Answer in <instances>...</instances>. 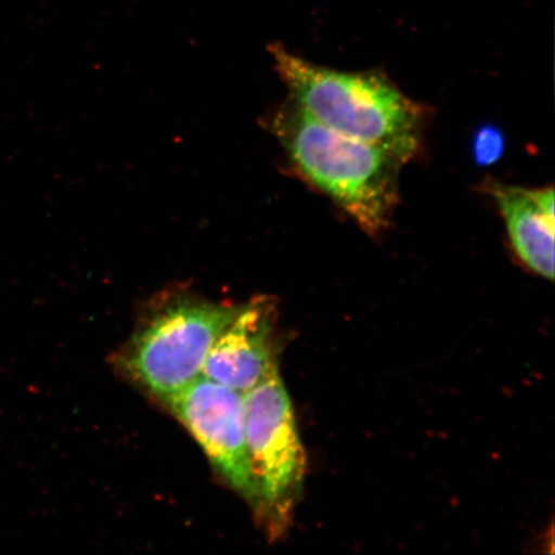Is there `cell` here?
Returning <instances> with one entry per match:
<instances>
[{"instance_id": "8992f818", "label": "cell", "mask_w": 555, "mask_h": 555, "mask_svg": "<svg viewBox=\"0 0 555 555\" xmlns=\"http://www.w3.org/2000/svg\"><path fill=\"white\" fill-rule=\"evenodd\" d=\"M276 305L267 296L235 308L206 358L203 376L246 393L278 370Z\"/></svg>"}, {"instance_id": "277c9868", "label": "cell", "mask_w": 555, "mask_h": 555, "mask_svg": "<svg viewBox=\"0 0 555 555\" xmlns=\"http://www.w3.org/2000/svg\"><path fill=\"white\" fill-rule=\"evenodd\" d=\"M246 443L258 518L270 538H281L300 499L307 456L297 431L293 402L275 370L245 393Z\"/></svg>"}, {"instance_id": "5b68a950", "label": "cell", "mask_w": 555, "mask_h": 555, "mask_svg": "<svg viewBox=\"0 0 555 555\" xmlns=\"http://www.w3.org/2000/svg\"><path fill=\"white\" fill-rule=\"evenodd\" d=\"M164 404L189 429L214 469L258 515L246 443L245 393L201 376Z\"/></svg>"}, {"instance_id": "6da1fadb", "label": "cell", "mask_w": 555, "mask_h": 555, "mask_svg": "<svg viewBox=\"0 0 555 555\" xmlns=\"http://www.w3.org/2000/svg\"><path fill=\"white\" fill-rule=\"evenodd\" d=\"M262 125L281 143L297 176L328 196L363 232L379 237L390 228L399 204L400 159L312 120L289 99Z\"/></svg>"}, {"instance_id": "ba28073f", "label": "cell", "mask_w": 555, "mask_h": 555, "mask_svg": "<svg viewBox=\"0 0 555 555\" xmlns=\"http://www.w3.org/2000/svg\"><path fill=\"white\" fill-rule=\"evenodd\" d=\"M505 151V137L495 125H482L472 141V155L476 165L491 166L501 159Z\"/></svg>"}, {"instance_id": "52a82bcc", "label": "cell", "mask_w": 555, "mask_h": 555, "mask_svg": "<svg viewBox=\"0 0 555 555\" xmlns=\"http://www.w3.org/2000/svg\"><path fill=\"white\" fill-rule=\"evenodd\" d=\"M491 196L504 220L517 258L547 281L554 278L555 204L553 186L525 190L491 184Z\"/></svg>"}, {"instance_id": "7a4b0ae2", "label": "cell", "mask_w": 555, "mask_h": 555, "mask_svg": "<svg viewBox=\"0 0 555 555\" xmlns=\"http://www.w3.org/2000/svg\"><path fill=\"white\" fill-rule=\"evenodd\" d=\"M268 50L289 100L312 120L384 150L404 165L418 154L422 107L384 74L319 66L281 43Z\"/></svg>"}, {"instance_id": "3957f363", "label": "cell", "mask_w": 555, "mask_h": 555, "mask_svg": "<svg viewBox=\"0 0 555 555\" xmlns=\"http://www.w3.org/2000/svg\"><path fill=\"white\" fill-rule=\"evenodd\" d=\"M235 308L171 291L149 310L117 364L145 392L168 401L203 376L208 352Z\"/></svg>"}]
</instances>
